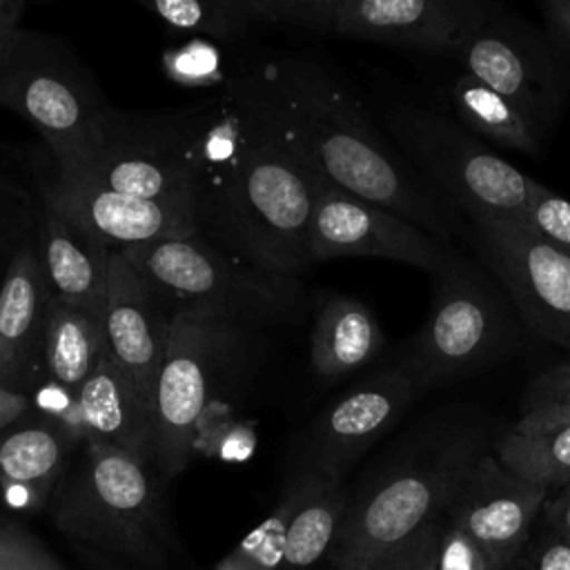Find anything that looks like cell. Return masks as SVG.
Masks as SVG:
<instances>
[{
  "mask_svg": "<svg viewBox=\"0 0 570 570\" xmlns=\"http://www.w3.org/2000/svg\"><path fill=\"white\" fill-rule=\"evenodd\" d=\"M314 209L312 169L292 151L252 76H232L205 100L191 151L189 212L196 234L263 267L298 276Z\"/></svg>",
  "mask_w": 570,
  "mask_h": 570,
  "instance_id": "obj_1",
  "label": "cell"
},
{
  "mask_svg": "<svg viewBox=\"0 0 570 570\" xmlns=\"http://www.w3.org/2000/svg\"><path fill=\"white\" fill-rule=\"evenodd\" d=\"M249 76L285 142L325 183L443 240L468 232L461 214L387 142L363 102L321 62L281 53Z\"/></svg>",
  "mask_w": 570,
  "mask_h": 570,
  "instance_id": "obj_2",
  "label": "cell"
},
{
  "mask_svg": "<svg viewBox=\"0 0 570 570\" xmlns=\"http://www.w3.org/2000/svg\"><path fill=\"white\" fill-rule=\"evenodd\" d=\"M485 454L479 428H448L385 465L347 499L334 543V568H379L441 517Z\"/></svg>",
  "mask_w": 570,
  "mask_h": 570,
  "instance_id": "obj_3",
  "label": "cell"
},
{
  "mask_svg": "<svg viewBox=\"0 0 570 570\" xmlns=\"http://www.w3.org/2000/svg\"><path fill=\"white\" fill-rule=\"evenodd\" d=\"M154 461L85 441L51 505L60 532L131 570H169L174 534Z\"/></svg>",
  "mask_w": 570,
  "mask_h": 570,
  "instance_id": "obj_4",
  "label": "cell"
},
{
  "mask_svg": "<svg viewBox=\"0 0 570 570\" xmlns=\"http://www.w3.org/2000/svg\"><path fill=\"white\" fill-rule=\"evenodd\" d=\"M432 276L428 314L401 354L419 392L443 387L510 358L523 341V323L476 261L459 254Z\"/></svg>",
  "mask_w": 570,
  "mask_h": 570,
  "instance_id": "obj_5",
  "label": "cell"
},
{
  "mask_svg": "<svg viewBox=\"0 0 570 570\" xmlns=\"http://www.w3.org/2000/svg\"><path fill=\"white\" fill-rule=\"evenodd\" d=\"M0 107L31 122L65 171L89 163L116 111L62 40L24 27L0 45Z\"/></svg>",
  "mask_w": 570,
  "mask_h": 570,
  "instance_id": "obj_6",
  "label": "cell"
},
{
  "mask_svg": "<svg viewBox=\"0 0 570 570\" xmlns=\"http://www.w3.org/2000/svg\"><path fill=\"white\" fill-rule=\"evenodd\" d=\"M169 301L234 323H294L303 314L298 276L263 267L191 234L118 249Z\"/></svg>",
  "mask_w": 570,
  "mask_h": 570,
  "instance_id": "obj_7",
  "label": "cell"
},
{
  "mask_svg": "<svg viewBox=\"0 0 570 570\" xmlns=\"http://www.w3.org/2000/svg\"><path fill=\"white\" fill-rule=\"evenodd\" d=\"M399 151L421 178L468 220L523 223L537 180L488 142L432 109L399 105L385 114Z\"/></svg>",
  "mask_w": 570,
  "mask_h": 570,
  "instance_id": "obj_8",
  "label": "cell"
},
{
  "mask_svg": "<svg viewBox=\"0 0 570 570\" xmlns=\"http://www.w3.org/2000/svg\"><path fill=\"white\" fill-rule=\"evenodd\" d=\"M240 325L198 309H178L154 392V465L180 474L196 448L214 383L238 345Z\"/></svg>",
  "mask_w": 570,
  "mask_h": 570,
  "instance_id": "obj_9",
  "label": "cell"
},
{
  "mask_svg": "<svg viewBox=\"0 0 570 570\" xmlns=\"http://www.w3.org/2000/svg\"><path fill=\"white\" fill-rule=\"evenodd\" d=\"M570 49L499 7L461 40L452 60L514 102L546 138L570 100Z\"/></svg>",
  "mask_w": 570,
  "mask_h": 570,
  "instance_id": "obj_10",
  "label": "cell"
},
{
  "mask_svg": "<svg viewBox=\"0 0 570 570\" xmlns=\"http://www.w3.org/2000/svg\"><path fill=\"white\" fill-rule=\"evenodd\" d=\"M203 116L205 100L167 111L116 109L89 163L67 174L116 191L189 207L191 151Z\"/></svg>",
  "mask_w": 570,
  "mask_h": 570,
  "instance_id": "obj_11",
  "label": "cell"
},
{
  "mask_svg": "<svg viewBox=\"0 0 570 570\" xmlns=\"http://www.w3.org/2000/svg\"><path fill=\"white\" fill-rule=\"evenodd\" d=\"M465 236L523 327L570 352V256L523 223L468 220Z\"/></svg>",
  "mask_w": 570,
  "mask_h": 570,
  "instance_id": "obj_12",
  "label": "cell"
},
{
  "mask_svg": "<svg viewBox=\"0 0 570 570\" xmlns=\"http://www.w3.org/2000/svg\"><path fill=\"white\" fill-rule=\"evenodd\" d=\"M312 169V167H309ZM314 176V209L307 236L309 263L334 258H383L414 265L430 274L461 252L412 220L356 198Z\"/></svg>",
  "mask_w": 570,
  "mask_h": 570,
  "instance_id": "obj_13",
  "label": "cell"
},
{
  "mask_svg": "<svg viewBox=\"0 0 570 570\" xmlns=\"http://www.w3.org/2000/svg\"><path fill=\"white\" fill-rule=\"evenodd\" d=\"M416 394L401 361L372 372L314 419L303 436L294 474L345 479L356 459L405 416Z\"/></svg>",
  "mask_w": 570,
  "mask_h": 570,
  "instance_id": "obj_14",
  "label": "cell"
},
{
  "mask_svg": "<svg viewBox=\"0 0 570 570\" xmlns=\"http://www.w3.org/2000/svg\"><path fill=\"white\" fill-rule=\"evenodd\" d=\"M40 203L105 243L109 249L196 234L189 207L116 191L53 165L38 180Z\"/></svg>",
  "mask_w": 570,
  "mask_h": 570,
  "instance_id": "obj_15",
  "label": "cell"
},
{
  "mask_svg": "<svg viewBox=\"0 0 570 570\" xmlns=\"http://www.w3.org/2000/svg\"><path fill=\"white\" fill-rule=\"evenodd\" d=\"M105 301L107 354L131 381L154 414V392L163 365L174 307L118 249L109 254Z\"/></svg>",
  "mask_w": 570,
  "mask_h": 570,
  "instance_id": "obj_16",
  "label": "cell"
},
{
  "mask_svg": "<svg viewBox=\"0 0 570 570\" xmlns=\"http://www.w3.org/2000/svg\"><path fill=\"white\" fill-rule=\"evenodd\" d=\"M548 494L485 452L445 512L485 550L497 570H510L525 550Z\"/></svg>",
  "mask_w": 570,
  "mask_h": 570,
  "instance_id": "obj_17",
  "label": "cell"
},
{
  "mask_svg": "<svg viewBox=\"0 0 570 570\" xmlns=\"http://www.w3.org/2000/svg\"><path fill=\"white\" fill-rule=\"evenodd\" d=\"M492 7L488 0H352L330 31L452 60Z\"/></svg>",
  "mask_w": 570,
  "mask_h": 570,
  "instance_id": "obj_18",
  "label": "cell"
},
{
  "mask_svg": "<svg viewBox=\"0 0 570 570\" xmlns=\"http://www.w3.org/2000/svg\"><path fill=\"white\" fill-rule=\"evenodd\" d=\"M71 434L154 461V414L125 372L105 354L73 394Z\"/></svg>",
  "mask_w": 570,
  "mask_h": 570,
  "instance_id": "obj_19",
  "label": "cell"
},
{
  "mask_svg": "<svg viewBox=\"0 0 570 570\" xmlns=\"http://www.w3.org/2000/svg\"><path fill=\"white\" fill-rule=\"evenodd\" d=\"M78 439L51 416H22L0 432V490L36 510L56 497Z\"/></svg>",
  "mask_w": 570,
  "mask_h": 570,
  "instance_id": "obj_20",
  "label": "cell"
},
{
  "mask_svg": "<svg viewBox=\"0 0 570 570\" xmlns=\"http://www.w3.org/2000/svg\"><path fill=\"white\" fill-rule=\"evenodd\" d=\"M38 249L53 296L102 321L111 249L45 203L38 216Z\"/></svg>",
  "mask_w": 570,
  "mask_h": 570,
  "instance_id": "obj_21",
  "label": "cell"
},
{
  "mask_svg": "<svg viewBox=\"0 0 570 570\" xmlns=\"http://www.w3.org/2000/svg\"><path fill=\"white\" fill-rule=\"evenodd\" d=\"M53 298L36 234L13 252L0 281V334L29 379L42 363V338Z\"/></svg>",
  "mask_w": 570,
  "mask_h": 570,
  "instance_id": "obj_22",
  "label": "cell"
},
{
  "mask_svg": "<svg viewBox=\"0 0 570 570\" xmlns=\"http://www.w3.org/2000/svg\"><path fill=\"white\" fill-rule=\"evenodd\" d=\"M385 336L376 314L347 294L327 296L309 336L312 370L325 381H338L370 365L383 350Z\"/></svg>",
  "mask_w": 570,
  "mask_h": 570,
  "instance_id": "obj_23",
  "label": "cell"
},
{
  "mask_svg": "<svg viewBox=\"0 0 570 570\" xmlns=\"http://www.w3.org/2000/svg\"><path fill=\"white\" fill-rule=\"evenodd\" d=\"M294 479L301 490L276 570H312L327 557L350 499L343 479L321 474H294Z\"/></svg>",
  "mask_w": 570,
  "mask_h": 570,
  "instance_id": "obj_24",
  "label": "cell"
},
{
  "mask_svg": "<svg viewBox=\"0 0 570 570\" xmlns=\"http://www.w3.org/2000/svg\"><path fill=\"white\" fill-rule=\"evenodd\" d=\"M452 105L459 122L483 142L525 156L541 154L543 136L525 114L472 73L463 71L454 78Z\"/></svg>",
  "mask_w": 570,
  "mask_h": 570,
  "instance_id": "obj_25",
  "label": "cell"
},
{
  "mask_svg": "<svg viewBox=\"0 0 570 570\" xmlns=\"http://www.w3.org/2000/svg\"><path fill=\"white\" fill-rule=\"evenodd\" d=\"M105 354L102 321L53 298L42 338V365L49 379L76 394Z\"/></svg>",
  "mask_w": 570,
  "mask_h": 570,
  "instance_id": "obj_26",
  "label": "cell"
},
{
  "mask_svg": "<svg viewBox=\"0 0 570 570\" xmlns=\"http://www.w3.org/2000/svg\"><path fill=\"white\" fill-rule=\"evenodd\" d=\"M494 456L523 481L554 492L570 483V425L512 428L497 441Z\"/></svg>",
  "mask_w": 570,
  "mask_h": 570,
  "instance_id": "obj_27",
  "label": "cell"
},
{
  "mask_svg": "<svg viewBox=\"0 0 570 570\" xmlns=\"http://www.w3.org/2000/svg\"><path fill=\"white\" fill-rule=\"evenodd\" d=\"M298 481L292 476L267 519L216 561L212 570H276L283 557L287 523L298 501Z\"/></svg>",
  "mask_w": 570,
  "mask_h": 570,
  "instance_id": "obj_28",
  "label": "cell"
},
{
  "mask_svg": "<svg viewBox=\"0 0 570 570\" xmlns=\"http://www.w3.org/2000/svg\"><path fill=\"white\" fill-rule=\"evenodd\" d=\"M149 9L169 29L203 33L216 40L238 38L247 31V22L240 20L227 0H134Z\"/></svg>",
  "mask_w": 570,
  "mask_h": 570,
  "instance_id": "obj_29",
  "label": "cell"
},
{
  "mask_svg": "<svg viewBox=\"0 0 570 570\" xmlns=\"http://www.w3.org/2000/svg\"><path fill=\"white\" fill-rule=\"evenodd\" d=\"M570 425V356L539 372L525 387L519 430Z\"/></svg>",
  "mask_w": 570,
  "mask_h": 570,
  "instance_id": "obj_30",
  "label": "cell"
},
{
  "mask_svg": "<svg viewBox=\"0 0 570 570\" xmlns=\"http://www.w3.org/2000/svg\"><path fill=\"white\" fill-rule=\"evenodd\" d=\"M350 2L352 0H227L232 11L247 24L285 22L327 31Z\"/></svg>",
  "mask_w": 570,
  "mask_h": 570,
  "instance_id": "obj_31",
  "label": "cell"
},
{
  "mask_svg": "<svg viewBox=\"0 0 570 570\" xmlns=\"http://www.w3.org/2000/svg\"><path fill=\"white\" fill-rule=\"evenodd\" d=\"M38 216H40V200L36 203L33 196L18 185L16 180L0 174V267L9 265L13 252L36 238L38 234Z\"/></svg>",
  "mask_w": 570,
  "mask_h": 570,
  "instance_id": "obj_32",
  "label": "cell"
},
{
  "mask_svg": "<svg viewBox=\"0 0 570 570\" xmlns=\"http://www.w3.org/2000/svg\"><path fill=\"white\" fill-rule=\"evenodd\" d=\"M0 570H65L40 539L0 508Z\"/></svg>",
  "mask_w": 570,
  "mask_h": 570,
  "instance_id": "obj_33",
  "label": "cell"
},
{
  "mask_svg": "<svg viewBox=\"0 0 570 570\" xmlns=\"http://www.w3.org/2000/svg\"><path fill=\"white\" fill-rule=\"evenodd\" d=\"M436 570H497L485 550L448 514L434 521Z\"/></svg>",
  "mask_w": 570,
  "mask_h": 570,
  "instance_id": "obj_34",
  "label": "cell"
},
{
  "mask_svg": "<svg viewBox=\"0 0 570 570\" xmlns=\"http://www.w3.org/2000/svg\"><path fill=\"white\" fill-rule=\"evenodd\" d=\"M525 225L570 256V200L537 183L530 196Z\"/></svg>",
  "mask_w": 570,
  "mask_h": 570,
  "instance_id": "obj_35",
  "label": "cell"
},
{
  "mask_svg": "<svg viewBox=\"0 0 570 570\" xmlns=\"http://www.w3.org/2000/svg\"><path fill=\"white\" fill-rule=\"evenodd\" d=\"M167 73L185 85H212V82H227L229 78L223 76L218 56L212 47H185L174 51L165 58Z\"/></svg>",
  "mask_w": 570,
  "mask_h": 570,
  "instance_id": "obj_36",
  "label": "cell"
},
{
  "mask_svg": "<svg viewBox=\"0 0 570 570\" xmlns=\"http://www.w3.org/2000/svg\"><path fill=\"white\" fill-rule=\"evenodd\" d=\"M514 570H570V543L550 530L534 546H525L512 566ZM510 568V570H512Z\"/></svg>",
  "mask_w": 570,
  "mask_h": 570,
  "instance_id": "obj_37",
  "label": "cell"
},
{
  "mask_svg": "<svg viewBox=\"0 0 570 570\" xmlns=\"http://www.w3.org/2000/svg\"><path fill=\"white\" fill-rule=\"evenodd\" d=\"M436 521V519H434ZM434 521L390 559V570H436L434 566Z\"/></svg>",
  "mask_w": 570,
  "mask_h": 570,
  "instance_id": "obj_38",
  "label": "cell"
},
{
  "mask_svg": "<svg viewBox=\"0 0 570 570\" xmlns=\"http://www.w3.org/2000/svg\"><path fill=\"white\" fill-rule=\"evenodd\" d=\"M541 517L552 534L570 543V483L546 497Z\"/></svg>",
  "mask_w": 570,
  "mask_h": 570,
  "instance_id": "obj_39",
  "label": "cell"
},
{
  "mask_svg": "<svg viewBox=\"0 0 570 570\" xmlns=\"http://www.w3.org/2000/svg\"><path fill=\"white\" fill-rule=\"evenodd\" d=\"M546 29L570 49V0H541Z\"/></svg>",
  "mask_w": 570,
  "mask_h": 570,
  "instance_id": "obj_40",
  "label": "cell"
},
{
  "mask_svg": "<svg viewBox=\"0 0 570 570\" xmlns=\"http://www.w3.org/2000/svg\"><path fill=\"white\" fill-rule=\"evenodd\" d=\"M29 410V396L20 390H11L7 385H0V432L27 416Z\"/></svg>",
  "mask_w": 570,
  "mask_h": 570,
  "instance_id": "obj_41",
  "label": "cell"
},
{
  "mask_svg": "<svg viewBox=\"0 0 570 570\" xmlns=\"http://www.w3.org/2000/svg\"><path fill=\"white\" fill-rule=\"evenodd\" d=\"M29 374L22 370V365L18 363L16 354L11 352V347L7 345V341L0 334V385H7L11 390H20L29 383Z\"/></svg>",
  "mask_w": 570,
  "mask_h": 570,
  "instance_id": "obj_42",
  "label": "cell"
},
{
  "mask_svg": "<svg viewBox=\"0 0 570 570\" xmlns=\"http://www.w3.org/2000/svg\"><path fill=\"white\" fill-rule=\"evenodd\" d=\"M76 552H78V559L85 563L87 570H131L127 566H122L120 561H116L114 557L87 546V543H78L76 541Z\"/></svg>",
  "mask_w": 570,
  "mask_h": 570,
  "instance_id": "obj_43",
  "label": "cell"
},
{
  "mask_svg": "<svg viewBox=\"0 0 570 570\" xmlns=\"http://www.w3.org/2000/svg\"><path fill=\"white\" fill-rule=\"evenodd\" d=\"M27 0H0V45L20 27Z\"/></svg>",
  "mask_w": 570,
  "mask_h": 570,
  "instance_id": "obj_44",
  "label": "cell"
},
{
  "mask_svg": "<svg viewBox=\"0 0 570 570\" xmlns=\"http://www.w3.org/2000/svg\"><path fill=\"white\" fill-rule=\"evenodd\" d=\"M334 570H390V561L379 566V568H334Z\"/></svg>",
  "mask_w": 570,
  "mask_h": 570,
  "instance_id": "obj_45",
  "label": "cell"
}]
</instances>
